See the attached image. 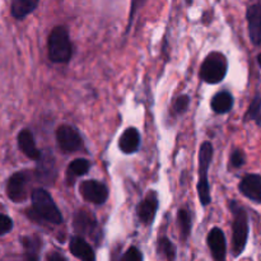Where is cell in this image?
Wrapping results in <instances>:
<instances>
[{
    "label": "cell",
    "mask_w": 261,
    "mask_h": 261,
    "mask_svg": "<svg viewBox=\"0 0 261 261\" xmlns=\"http://www.w3.org/2000/svg\"><path fill=\"white\" fill-rule=\"evenodd\" d=\"M228 70L227 58L219 51H213L204 59L200 66V78L208 84H218L226 78Z\"/></svg>",
    "instance_id": "5b68a950"
},
{
    "label": "cell",
    "mask_w": 261,
    "mask_h": 261,
    "mask_svg": "<svg viewBox=\"0 0 261 261\" xmlns=\"http://www.w3.org/2000/svg\"><path fill=\"white\" fill-rule=\"evenodd\" d=\"M89 168H91V163L86 158H76V160L71 161L68 167V177L69 181H70L69 185H73L71 182H73L75 177L86 175L89 171Z\"/></svg>",
    "instance_id": "44dd1931"
},
{
    "label": "cell",
    "mask_w": 261,
    "mask_h": 261,
    "mask_svg": "<svg viewBox=\"0 0 261 261\" xmlns=\"http://www.w3.org/2000/svg\"><path fill=\"white\" fill-rule=\"evenodd\" d=\"M213 145L211 142H204L199 150V180H198V194L201 205L208 206L212 201L211 186L208 180V171L213 160Z\"/></svg>",
    "instance_id": "277c9868"
},
{
    "label": "cell",
    "mask_w": 261,
    "mask_h": 261,
    "mask_svg": "<svg viewBox=\"0 0 261 261\" xmlns=\"http://www.w3.org/2000/svg\"><path fill=\"white\" fill-rule=\"evenodd\" d=\"M158 206H160V201H158V196L155 191H149L148 195L143 199L139 203L137 208L138 218L140 222L144 224H150L155 218L157 214Z\"/></svg>",
    "instance_id": "8fae6325"
},
{
    "label": "cell",
    "mask_w": 261,
    "mask_h": 261,
    "mask_svg": "<svg viewBox=\"0 0 261 261\" xmlns=\"http://www.w3.org/2000/svg\"><path fill=\"white\" fill-rule=\"evenodd\" d=\"M250 41L255 46H261V3L250 5L246 10Z\"/></svg>",
    "instance_id": "30bf717a"
},
{
    "label": "cell",
    "mask_w": 261,
    "mask_h": 261,
    "mask_svg": "<svg viewBox=\"0 0 261 261\" xmlns=\"http://www.w3.org/2000/svg\"><path fill=\"white\" fill-rule=\"evenodd\" d=\"M189 105H190V97L186 94H181L173 103V110L176 114H184L189 109Z\"/></svg>",
    "instance_id": "484cf974"
},
{
    "label": "cell",
    "mask_w": 261,
    "mask_h": 261,
    "mask_svg": "<svg viewBox=\"0 0 261 261\" xmlns=\"http://www.w3.org/2000/svg\"><path fill=\"white\" fill-rule=\"evenodd\" d=\"M13 221L5 214H0V236L7 234L12 231Z\"/></svg>",
    "instance_id": "83f0119b"
},
{
    "label": "cell",
    "mask_w": 261,
    "mask_h": 261,
    "mask_svg": "<svg viewBox=\"0 0 261 261\" xmlns=\"http://www.w3.org/2000/svg\"><path fill=\"white\" fill-rule=\"evenodd\" d=\"M244 120L245 121L252 120L257 125H261V96L259 93L255 94V97L252 98L251 103H250L249 109H247L246 114H245Z\"/></svg>",
    "instance_id": "7402d4cb"
},
{
    "label": "cell",
    "mask_w": 261,
    "mask_h": 261,
    "mask_svg": "<svg viewBox=\"0 0 261 261\" xmlns=\"http://www.w3.org/2000/svg\"><path fill=\"white\" fill-rule=\"evenodd\" d=\"M32 209L27 212V216L32 221H46L53 224L63 223V216L60 209L56 206L53 196L43 189H36L32 191Z\"/></svg>",
    "instance_id": "6da1fadb"
},
{
    "label": "cell",
    "mask_w": 261,
    "mask_h": 261,
    "mask_svg": "<svg viewBox=\"0 0 261 261\" xmlns=\"http://www.w3.org/2000/svg\"><path fill=\"white\" fill-rule=\"evenodd\" d=\"M246 163V155L241 149H234L229 157V166L232 168H241Z\"/></svg>",
    "instance_id": "d4e9b609"
},
{
    "label": "cell",
    "mask_w": 261,
    "mask_h": 261,
    "mask_svg": "<svg viewBox=\"0 0 261 261\" xmlns=\"http://www.w3.org/2000/svg\"><path fill=\"white\" fill-rule=\"evenodd\" d=\"M38 2L36 0H14L12 3V15L15 19H22L33 12L37 8Z\"/></svg>",
    "instance_id": "d6986e66"
},
{
    "label": "cell",
    "mask_w": 261,
    "mask_h": 261,
    "mask_svg": "<svg viewBox=\"0 0 261 261\" xmlns=\"http://www.w3.org/2000/svg\"><path fill=\"white\" fill-rule=\"evenodd\" d=\"M18 145H19V149L22 150L30 160L38 161L41 158V152L37 148V145H36L33 134L28 129H23L22 132L18 134Z\"/></svg>",
    "instance_id": "5bb4252c"
},
{
    "label": "cell",
    "mask_w": 261,
    "mask_h": 261,
    "mask_svg": "<svg viewBox=\"0 0 261 261\" xmlns=\"http://www.w3.org/2000/svg\"><path fill=\"white\" fill-rule=\"evenodd\" d=\"M229 209L233 216L232 221V254L239 257L245 251L249 240L250 224L246 209L236 200L229 201Z\"/></svg>",
    "instance_id": "7a4b0ae2"
},
{
    "label": "cell",
    "mask_w": 261,
    "mask_h": 261,
    "mask_svg": "<svg viewBox=\"0 0 261 261\" xmlns=\"http://www.w3.org/2000/svg\"><path fill=\"white\" fill-rule=\"evenodd\" d=\"M48 58L53 63L65 64L69 63L73 55V46H71L70 37L63 25H58L51 31L47 41Z\"/></svg>",
    "instance_id": "3957f363"
},
{
    "label": "cell",
    "mask_w": 261,
    "mask_h": 261,
    "mask_svg": "<svg viewBox=\"0 0 261 261\" xmlns=\"http://www.w3.org/2000/svg\"><path fill=\"white\" fill-rule=\"evenodd\" d=\"M46 259H47V261H68L64 255H61L60 252H56V251L48 252Z\"/></svg>",
    "instance_id": "f1b7e54d"
},
{
    "label": "cell",
    "mask_w": 261,
    "mask_h": 261,
    "mask_svg": "<svg viewBox=\"0 0 261 261\" xmlns=\"http://www.w3.org/2000/svg\"><path fill=\"white\" fill-rule=\"evenodd\" d=\"M256 60H257V64H259V66H260V68H261V53L259 54V55H257Z\"/></svg>",
    "instance_id": "4dcf8cb0"
},
{
    "label": "cell",
    "mask_w": 261,
    "mask_h": 261,
    "mask_svg": "<svg viewBox=\"0 0 261 261\" xmlns=\"http://www.w3.org/2000/svg\"><path fill=\"white\" fill-rule=\"evenodd\" d=\"M7 195L14 203H22L27 199V175L15 172L8 180Z\"/></svg>",
    "instance_id": "ba28073f"
},
{
    "label": "cell",
    "mask_w": 261,
    "mask_h": 261,
    "mask_svg": "<svg viewBox=\"0 0 261 261\" xmlns=\"http://www.w3.org/2000/svg\"><path fill=\"white\" fill-rule=\"evenodd\" d=\"M140 147V134L135 127H127L119 139V148L125 154H133Z\"/></svg>",
    "instance_id": "9a60e30c"
},
{
    "label": "cell",
    "mask_w": 261,
    "mask_h": 261,
    "mask_svg": "<svg viewBox=\"0 0 261 261\" xmlns=\"http://www.w3.org/2000/svg\"><path fill=\"white\" fill-rule=\"evenodd\" d=\"M177 224L178 228H180V233H181V239L184 241L188 240V237L190 236L191 232V218L190 214L186 209H180L177 213Z\"/></svg>",
    "instance_id": "cb8c5ba5"
},
{
    "label": "cell",
    "mask_w": 261,
    "mask_h": 261,
    "mask_svg": "<svg viewBox=\"0 0 261 261\" xmlns=\"http://www.w3.org/2000/svg\"><path fill=\"white\" fill-rule=\"evenodd\" d=\"M239 190L245 198L261 204V175L250 173L245 176L240 182Z\"/></svg>",
    "instance_id": "7c38bea8"
},
{
    "label": "cell",
    "mask_w": 261,
    "mask_h": 261,
    "mask_svg": "<svg viewBox=\"0 0 261 261\" xmlns=\"http://www.w3.org/2000/svg\"><path fill=\"white\" fill-rule=\"evenodd\" d=\"M112 261H122L121 257L119 256V254H114L112 255Z\"/></svg>",
    "instance_id": "f546056e"
},
{
    "label": "cell",
    "mask_w": 261,
    "mask_h": 261,
    "mask_svg": "<svg viewBox=\"0 0 261 261\" xmlns=\"http://www.w3.org/2000/svg\"><path fill=\"white\" fill-rule=\"evenodd\" d=\"M122 261H143V255L137 247H130L121 257Z\"/></svg>",
    "instance_id": "4316f807"
},
{
    "label": "cell",
    "mask_w": 261,
    "mask_h": 261,
    "mask_svg": "<svg viewBox=\"0 0 261 261\" xmlns=\"http://www.w3.org/2000/svg\"><path fill=\"white\" fill-rule=\"evenodd\" d=\"M70 251L76 259L82 261H96L93 249L83 237L74 236L70 241Z\"/></svg>",
    "instance_id": "2e32d148"
},
{
    "label": "cell",
    "mask_w": 261,
    "mask_h": 261,
    "mask_svg": "<svg viewBox=\"0 0 261 261\" xmlns=\"http://www.w3.org/2000/svg\"><path fill=\"white\" fill-rule=\"evenodd\" d=\"M56 140L60 147L61 150L64 152H76L83 145V140H82L81 134L78 130L74 129L70 125H61L56 130Z\"/></svg>",
    "instance_id": "8992f818"
},
{
    "label": "cell",
    "mask_w": 261,
    "mask_h": 261,
    "mask_svg": "<svg viewBox=\"0 0 261 261\" xmlns=\"http://www.w3.org/2000/svg\"><path fill=\"white\" fill-rule=\"evenodd\" d=\"M157 251L158 254L162 255L163 257H166L167 261H175L176 259V247L175 245L171 242V240H168L167 237H161V239L158 240Z\"/></svg>",
    "instance_id": "603a6c76"
},
{
    "label": "cell",
    "mask_w": 261,
    "mask_h": 261,
    "mask_svg": "<svg viewBox=\"0 0 261 261\" xmlns=\"http://www.w3.org/2000/svg\"><path fill=\"white\" fill-rule=\"evenodd\" d=\"M234 103L233 96L228 91H221L212 98L211 106L216 114H227L232 110Z\"/></svg>",
    "instance_id": "e0dca14e"
},
{
    "label": "cell",
    "mask_w": 261,
    "mask_h": 261,
    "mask_svg": "<svg viewBox=\"0 0 261 261\" xmlns=\"http://www.w3.org/2000/svg\"><path fill=\"white\" fill-rule=\"evenodd\" d=\"M209 250L212 252L214 261H227V241L223 231L218 227H214L209 231L206 237Z\"/></svg>",
    "instance_id": "9c48e42d"
},
{
    "label": "cell",
    "mask_w": 261,
    "mask_h": 261,
    "mask_svg": "<svg viewBox=\"0 0 261 261\" xmlns=\"http://www.w3.org/2000/svg\"><path fill=\"white\" fill-rule=\"evenodd\" d=\"M23 249H24L25 261H38L40 259V250L42 247V240L35 236H25L22 239Z\"/></svg>",
    "instance_id": "ac0fdd59"
},
{
    "label": "cell",
    "mask_w": 261,
    "mask_h": 261,
    "mask_svg": "<svg viewBox=\"0 0 261 261\" xmlns=\"http://www.w3.org/2000/svg\"><path fill=\"white\" fill-rule=\"evenodd\" d=\"M73 228L79 237L91 236L98 228L96 218L86 211H79L74 214Z\"/></svg>",
    "instance_id": "4fadbf2b"
},
{
    "label": "cell",
    "mask_w": 261,
    "mask_h": 261,
    "mask_svg": "<svg viewBox=\"0 0 261 261\" xmlns=\"http://www.w3.org/2000/svg\"><path fill=\"white\" fill-rule=\"evenodd\" d=\"M79 191H81L84 200H87L88 203L96 204V205H101V204L106 203L107 198H109L107 186L97 180L83 181L79 186Z\"/></svg>",
    "instance_id": "52a82bcc"
},
{
    "label": "cell",
    "mask_w": 261,
    "mask_h": 261,
    "mask_svg": "<svg viewBox=\"0 0 261 261\" xmlns=\"http://www.w3.org/2000/svg\"><path fill=\"white\" fill-rule=\"evenodd\" d=\"M40 166L37 167V175L43 182H51L54 181L56 176V171H55V162L51 158V155H46L45 158H42L41 155L40 160Z\"/></svg>",
    "instance_id": "ffe728a7"
}]
</instances>
